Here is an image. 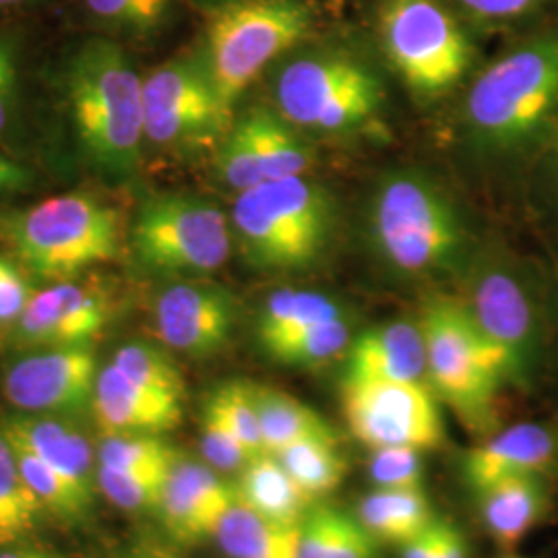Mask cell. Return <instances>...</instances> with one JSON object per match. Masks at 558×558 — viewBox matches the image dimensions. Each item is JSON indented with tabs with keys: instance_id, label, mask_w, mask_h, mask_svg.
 <instances>
[{
	"instance_id": "obj_39",
	"label": "cell",
	"mask_w": 558,
	"mask_h": 558,
	"mask_svg": "<svg viewBox=\"0 0 558 558\" xmlns=\"http://www.w3.org/2000/svg\"><path fill=\"white\" fill-rule=\"evenodd\" d=\"M201 451L205 461L226 474H239L240 470L255 458V453L242 442L220 412L205 403L201 422Z\"/></svg>"
},
{
	"instance_id": "obj_8",
	"label": "cell",
	"mask_w": 558,
	"mask_h": 558,
	"mask_svg": "<svg viewBox=\"0 0 558 558\" xmlns=\"http://www.w3.org/2000/svg\"><path fill=\"white\" fill-rule=\"evenodd\" d=\"M461 304L499 352L509 385H532L542 360L544 320L532 278L518 260L499 251L476 259Z\"/></svg>"
},
{
	"instance_id": "obj_38",
	"label": "cell",
	"mask_w": 558,
	"mask_h": 558,
	"mask_svg": "<svg viewBox=\"0 0 558 558\" xmlns=\"http://www.w3.org/2000/svg\"><path fill=\"white\" fill-rule=\"evenodd\" d=\"M207 403L220 412L221 418L230 424V428L255 456L265 453L263 437H260L259 414H257L255 396H253V383H244V380L223 383L209 396Z\"/></svg>"
},
{
	"instance_id": "obj_36",
	"label": "cell",
	"mask_w": 558,
	"mask_h": 558,
	"mask_svg": "<svg viewBox=\"0 0 558 558\" xmlns=\"http://www.w3.org/2000/svg\"><path fill=\"white\" fill-rule=\"evenodd\" d=\"M216 166L218 177L239 193L255 189L260 182H265L263 163L244 120H236L226 131L216 156Z\"/></svg>"
},
{
	"instance_id": "obj_43",
	"label": "cell",
	"mask_w": 558,
	"mask_h": 558,
	"mask_svg": "<svg viewBox=\"0 0 558 558\" xmlns=\"http://www.w3.org/2000/svg\"><path fill=\"white\" fill-rule=\"evenodd\" d=\"M32 296L34 290L15 263L0 255V327L15 325Z\"/></svg>"
},
{
	"instance_id": "obj_41",
	"label": "cell",
	"mask_w": 558,
	"mask_h": 558,
	"mask_svg": "<svg viewBox=\"0 0 558 558\" xmlns=\"http://www.w3.org/2000/svg\"><path fill=\"white\" fill-rule=\"evenodd\" d=\"M323 550L320 558H377L379 542L368 534L356 515L320 505Z\"/></svg>"
},
{
	"instance_id": "obj_25",
	"label": "cell",
	"mask_w": 558,
	"mask_h": 558,
	"mask_svg": "<svg viewBox=\"0 0 558 558\" xmlns=\"http://www.w3.org/2000/svg\"><path fill=\"white\" fill-rule=\"evenodd\" d=\"M356 518L379 544L403 546L437 515L424 490H379L360 499Z\"/></svg>"
},
{
	"instance_id": "obj_44",
	"label": "cell",
	"mask_w": 558,
	"mask_h": 558,
	"mask_svg": "<svg viewBox=\"0 0 558 558\" xmlns=\"http://www.w3.org/2000/svg\"><path fill=\"white\" fill-rule=\"evenodd\" d=\"M474 17L486 21L518 20L536 11L546 0H459Z\"/></svg>"
},
{
	"instance_id": "obj_18",
	"label": "cell",
	"mask_w": 558,
	"mask_h": 558,
	"mask_svg": "<svg viewBox=\"0 0 558 558\" xmlns=\"http://www.w3.org/2000/svg\"><path fill=\"white\" fill-rule=\"evenodd\" d=\"M558 461V435L542 422H518L495 430L463 456V478L472 493L513 478H546Z\"/></svg>"
},
{
	"instance_id": "obj_29",
	"label": "cell",
	"mask_w": 558,
	"mask_h": 558,
	"mask_svg": "<svg viewBox=\"0 0 558 558\" xmlns=\"http://www.w3.org/2000/svg\"><path fill=\"white\" fill-rule=\"evenodd\" d=\"M40 500L21 474L20 463L0 430V548L23 544L44 515Z\"/></svg>"
},
{
	"instance_id": "obj_48",
	"label": "cell",
	"mask_w": 558,
	"mask_h": 558,
	"mask_svg": "<svg viewBox=\"0 0 558 558\" xmlns=\"http://www.w3.org/2000/svg\"><path fill=\"white\" fill-rule=\"evenodd\" d=\"M44 550L25 546V544H15L9 548H0V558H41Z\"/></svg>"
},
{
	"instance_id": "obj_42",
	"label": "cell",
	"mask_w": 558,
	"mask_h": 558,
	"mask_svg": "<svg viewBox=\"0 0 558 558\" xmlns=\"http://www.w3.org/2000/svg\"><path fill=\"white\" fill-rule=\"evenodd\" d=\"M20 100V41L0 34V135L15 119Z\"/></svg>"
},
{
	"instance_id": "obj_33",
	"label": "cell",
	"mask_w": 558,
	"mask_h": 558,
	"mask_svg": "<svg viewBox=\"0 0 558 558\" xmlns=\"http://www.w3.org/2000/svg\"><path fill=\"white\" fill-rule=\"evenodd\" d=\"M112 364L124 377L145 389L170 398H184V379L177 362L151 343L133 341L122 345L114 354Z\"/></svg>"
},
{
	"instance_id": "obj_26",
	"label": "cell",
	"mask_w": 558,
	"mask_h": 558,
	"mask_svg": "<svg viewBox=\"0 0 558 558\" xmlns=\"http://www.w3.org/2000/svg\"><path fill=\"white\" fill-rule=\"evenodd\" d=\"M343 315H348V311L331 296L313 290L283 288L265 300L257 319V339L263 350H269L283 339L294 338L315 325Z\"/></svg>"
},
{
	"instance_id": "obj_21",
	"label": "cell",
	"mask_w": 558,
	"mask_h": 558,
	"mask_svg": "<svg viewBox=\"0 0 558 558\" xmlns=\"http://www.w3.org/2000/svg\"><path fill=\"white\" fill-rule=\"evenodd\" d=\"M0 428L32 447L87 499L98 488V465L87 437L71 422L48 414H20L0 422Z\"/></svg>"
},
{
	"instance_id": "obj_19",
	"label": "cell",
	"mask_w": 558,
	"mask_h": 558,
	"mask_svg": "<svg viewBox=\"0 0 558 558\" xmlns=\"http://www.w3.org/2000/svg\"><path fill=\"white\" fill-rule=\"evenodd\" d=\"M92 412L104 435H163L179 426L182 399L141 387L110 362L98 373Z\"/></svg>"
},
{
	"instance_id": "obj_34",
	"label": "cell",
	"mask_w": 558,
	"mask_h": 558,
	"mask_svg": "<svg viewBox=\"0 0 558 558\" xmlns=\"http://www.w3.org/2000/svg\"><path fill=\"white\" fill-rule=\"evenodd\" d=\"M180 453L161 435H104L98 465L117 470H170Z\"/></svg>"
},
{
	"instance_id": "obj_22",
	"label": "cell",
	"mask_w": 558,
	"mask_h": 558,
	"mask_svg": "<svg viewBox=\"0 0 558 558\" xmlns=\"http://www.w3.org/2000/svg\"><path fill=\"white\" fill-rule=\"evenodd\" d=\"M480 511L488 534L505 550H513L548 513L546 480L513 478L480 493Z\"/></svg>"
},
{
	"instance_id": "obj_2",
	"label": "cell",
	"mask_w": 558,
	"mask_h": 558,
	"mask_svg": "<svg viewBox=\"0 0 558 558\" xmlns=\"http://www.w3.org/2000/svg\"><path fill=\"white\" fill-rule=\"evenodd\" d=\"M62 81L83 156L106 177H133L145 141L143 80L124 48L106 38L81 41Z\"/></svg>"
},
{
	"instance_id": "obj_53",
	"label": "cell",
	"mask_w": 558,
	"mask_h": 558,
	"mask_svg": "<svg viewBox=\"0 0 558 558\" xmlns=\"http://www.w3.org/2000/svg\"><path fill=\"white\" fill-rule=\"evenodd\" d=\"M502 558H523V557H515V555H509V557H502Z\"/></svg>"
},
{
	"instance_id": "obj_28",
	"label": "cell",
	"mask_w": 558,
	"mask_h": 558,
	"mask_svg": "<svg viewBox=\"0 0 558 558\" xmlns=\"http://www.w3.org/2000/svg\"><path fill=\"white\" fill-rule=\"evenodd\" d=\"M259 154L265 180L302 177L315 160L300 129L283 119L278 110L257 108L242 117Z\"/></svg>"
},
{
	"instance_id": "obj_45",
	"label": "cell",
	"mask_w": 558,
	"mask_h": 558,
	"mask_svg": "<svg viewBox=\"0 0 558 558\" xmlns=\"http://www.w3.org/2000/svg\"><path fill=\"white\" fill-rule=\"evenodd\" d=\"M442 519L437 518L418 536L408 539L401 548V558H439Z\"/></svg>"
},
{
	"instance_id": "obj_49",
	"label": "cell",
	"mask_w": 558,
	"mask_h": 558,
	"mask_svg": "<svg viewBox=\"0 0 558 558\" xmlns=\"http://www.w3.org/2000/svg\"><path fill=\"white\" fill-rule=\"evenodd\" d=\"M27 2H36V0H0V9H4V7H17V4H27Z\"/></svg>"
},
{
	"instance_id": "obj_13",
	"label": "cell",
	"mask_w": 558,
	"mask_h": 558,
	"mask_svg": "<svg viewBox=\"0 0 558 558\" xmlns=\"http://www.w3.org/2000/svg\"><path fill=\"white\" fill-rule=\"evenodd\" d=\"M143 119L145 140L154 145L205 140L230 129V110L203 57L170 60L143 80Z\"/></svg>"
},
{
	"instance_id": "obj_7",
	"label": "cell",
	"mask_w": 558,
	"mask_h": 558,
	"mask_svg": "<svg viewBox=\"0 0 558 558\" xmlns=\"http://www.w3.org/2000/svg\"><path fill=\"white\" fill-rule=\"evenodd\" d=\"M311 27L304 0H230L220 7L207 21L201 57L221 104L232 112L267 64L304 40Z\"/></svg>"
},
{
	"instance_id": "obj_47",
	"label": "cell",
	"mask_w": 558,
	"mask_h": 558,
	"mask_svg": "<svg viewBox=\"0 0 558 558\" xmlns=\"http://www.w3.org/2000/svg\"><path fill=\"white\" fill-rule=\"evenodd\" d=\"M439 558H468V542L453 521L442 519Z\"/></svg>"
},
{
	"instance_id": "obj_11",
	"label": "cell",
	"mask_w": 558,
	"mask_h": 558,
	"mask_svg": "<svg viewBox=\"0 0 558 558\" xmlns=\"http://www.w3.org/2000/svg\"><path fill=\"white\" fill-rule=\"evenodd\" d=\"M137 259L163 274H207L230 257L228 218L211 201L166 193L145 201L133 223Z\"/></svg>"
},
{
	"instance_id": "obj_14",
	"label": "cell",
	"mask_w": 558,
	"mask_h": 558,
	"mask_svg": "<svg viewBox=\"0 0 558 558\" xmlns=\"http://www.w3.org/2000/svg\"><path fill=\"white\" fill-rule=\"evenodd\" d=\"M98 380L92 345L34 350L9 366L4 398L25 414H80L92 410Z\"/></svg>"
},
{
	"instance_id": "obj_15",
	"label": "cell",
	"mask_w": 558,
	"mask_h": 558,
	"mask_svg": "<svg viewBox=\"0 0 558 558\" xmlns=\"http://www.w3.org/2000/svg\"><path fill=\"white\" fill-rule=\"evenodd\" d=\"M110 315L112 300L101 286L62 279L34 292L13 325V338L29 350L92 345Z\"/></svg>"
},
{
	"instance_id": "obj_1",
	"label": "cell",
	"mask_w": 558,
	"mask_h": 558,
	"mask_svg": "<svg viewBox=\"0 0 558 558\" xmlns=\"http://www.w3.org/2000/svg\"><path fill=\"white\" fill-rule=\"evenodd\" d=\"M465 126L495 160L532 154L558 126V25L532 34L490 62L472 83Z\"/></svg>"
},
{
	"instance_id": "obj_52",
	"label": "cell",
	"mask_w": 558,
	"mask_h": 558,
	"mask_svg": "<svg viewBox=\"0 0 558 558\" xmlns=\"http://www.w3.org/2000/svg\"><path fill=\"white\" fill-rule=\"evenodd\" d=\"M41 558H59V557H54V555H48V553H44V557Z\"/></svg>"
},
{
	"instance_id": "obj_17",
	"label": "cell",
	"mask_w": 558,
	"mask_h": 558,
	"mask_svg": "<svg viewBox=\"0 0 558 558\" xmlns=\"http://www.w3.org/2000/svg\"><path fill=\"white\" fill-rule=\"evenodd\" d=\"M234 500V484L221 478L216 468L180 456L166 478L156 513L170 538L179 544H197L216 536Z\"/></svg>"
},
{
	"instance_id": "obj_50",
	"label": "cell",
	"mask_w": 558,
	"mask_h": 558,
	"mask_svg": "<svg viewBox=\"0 0 558 558\" xmlns=\"http://www.w3.org/2000/svg\"><path fill=\"white\" fill-rule=\"evenodd\" d=\"M137 558H174L170 557V555H163V553H147V555H141Z\"/></svg>"
},
{
	"instance_id": "obj_4",
	"label": "cell",
	"mask_w": 558,
	"mask_h": 558,
	"mask_svg": "<svg viewBox=\"0 0 558 558\" xmlns=\"http://www.w3.org/2000/svg\"><path fill=\"white\" fill-rule=\"evenodd\" d=\"M329 191L302 177L265 180L239 193L232 226L242 257L263 271H302L317 265L336 234Z\"/></svg>"
},
{
	"instance_id": "obj_9",
	"label": "cell",
	"mask_w": 558,
	"mask_h": 558,
	"mask_svg": "<svg viewBox=\"0 0 558 558\" xmlns=\"http://www.w3.org/2000/svg\"><path fill=\"white\" fill-rule=\"evenodd\" d=\"M379 34L385 57L418 98L453 89L474 62V46L440 0H383Z\"/></svg>"
},
{
	"instance_id": "obj_23",
	"label": "cell",
	"mask_w": 558,
	"mask_h": 558,
	"mask_svg": "<svg viewBox=\"0 0 558 558\" xmlns=\"http://www.w3.org/2000/svg\"><path fill=\"white\" fill-rule=\"evenodd\" d=\"M236 497L260 518L281 525H300L313 499L288 474L274 453H259L239 472Z\"/></svg>"
},
{
	"instance_id": "obj_16",
	"label": "cell",
	"mask_w": 558,
	"mask_h": 558,
	"mask_svg": "<svg viewBox=\"0 0 558 558\" xmlns=\"http://www.w3.org/2000/svg\"><path fill=\"white\" fill-rule=\"evenodd\" d=\"M239 319L234 296L218 283L179 281L156 302V329L161 341L184 356L207 359L221 352Z\"/></svg>"
},
{
	"instance_id": "obj_12",
	"label": "cell",
	"mask_w": 558,
	"mask_h": 558,
	"mask_svg": "<svg viewBox=\"0 0 558 558\" xmlns=\"http://www.w3.org/2000/svg\"><path fill=\"white\" fill-rule=\"evenodd\" d=\"M341 410L352 435L368 449H437L445 440L439 398L428 383L343 379Z\"/></svg>"
},
{
	"instance_id": "obj_6",
	"label": "cell",
	"mask_w": 558,
	"mask_h": 558,
	"mask_svg": "<svg viewBox=\"0 0 558 558\" xmlns=\"http://www.w3.org/2000/svg\"><path fill=\"white\" fill-rule=\"evenodd\" d=\"M428 385L474 435L495 433L500 389L509 385L499 352L458 299H433L420 317Z\"/></svg>"
},
{
	"instance_id": "obj_31",
	"label": "cell",
	"mask_w": 558,
	"mask_h": 558,
	"mask_svg": "<svg viewBox=\"0 0 558 558\" xmlns=\"http://www.w3.org/2000/svg\"><path fill=\"white\" fill-rule=\"evenodd\" d=\"M274 456L313 500L333 493L345 478L348 463L339 451L336 435L302 439Z\"/></svg>"
},
{
	"instance_id": "obj_35",
	"label": "cell",
	"mask_w": 558,
	"mask_h": 558,
	"mask_svg": "<svg viewBox=\"0 0 558 558\" xmlns=\"http://www.w3.org/2000/svg\"><path fill=\"white\" fill-rule=\"evenodd\" d=\"M170 470H117L98 465V488L106 499L124 511H156Z\"/></svg>"
},
{
	"instance_id": "obj_27",
	"label": "cell",
	"mask_w": 558,
	"mask_h": 558,
	"mask_svg": "<svg viewBox=\"0 0 558 558\" xmlns=\"http://www.w3.org/2000/svg\"><path fill=\"white\" fill-rule=\"evenodd\" d=\"M253 396L265 453H279L302 439L336 435L331 424L317 410L276 387L253 383Z\"/></svg>"
},
{
	"instance_id": "obj_40",
	"label": "cell",
	"mask_w": 558,
	"mask_h": 558,
	"mask_svg": "<svg viewBox=\"0 0 558 558\" xmlns=\"http://www.w3.org/2000/svg\"><path fill=\"white\" fill-rule=\"evenodd\" d=\"M368 474L379 490H424V459L414 447L371 449Z\"/></svg>"
},
{
	"instance_id": "obj_3",
	"label": "cell",
	"mask_w": 558,
	"mask_h": 558,
	"mask_svg": "<svg viewBox=\"0 0 558 558\" xmlns=\"http://www.w3.org/2000/svg\"><path fill=\"white\" fill-rule=\"evenodd\" d=\"M368 230L380 259L405 278H439L470 257L472 236L458 203L437 180L401 170L380 180Z\"/></svg>"
},
{
	"instance_id": "obj_24",
	"label": "cell",
	"mask_w": 558,
	"mask_h": 558,
	"mask_svg": "<svg viewBox=\"0 0 558 558\" xmlns=\"http://www.w3.org/2000/svg\"><path fill=\"white\" fill-rule=\"evenodd\" d=\"M214 538L228 558H299L300 525L260 518L239 497L226 511Z\"/></svg>"
},
{
	"instance_id": "obj_5",
	"label": "cell",
	"mask_w": 558,
	"mask_h": 558,
	"mask_svg": "<svg viewBox=\"0 0 558 558\" xmlns=\"http://www.w3.org/2000/svg\"><path fill=\"white\" fill-rule=\"evenodd\" d=\"M0 242L36 278L62 281L119 259L122 220L96 197L60 195L0 214Z\"/></svg>"
},
{
	"instance_id": "obj_32",
	"label": "cell",
	"mask_w": 558,
	"mask_h": 558,
	"mask_svg": "<svg viewBox=\"0 0 558 558\" xmlns=\"http://www.w3.org/2000/svg\"><path fill=\"white\" fill-rule=\"evenodd\" d=\"M352 339V320L350 315H343L338 319L315 325L302 333H296L294 338L283 339L265 350V354L283 366L313 368L327 364L341 354H348Z\"/></svg>"
},
{
	"instance_id": "obj_51",
	"label": "cell",
	"mask_w": 558,
	"mask_h": 558,
	"mask_svg": "<svg viewBox=\"0 0 558 558\" xmlns=\"http://www.w3.org/2000/svg\"><path fill=\"white\" fill-rule=\"evenodd\" d=\"M553 137H555V158H557V168H558V126H557V131H555V135H553Z\"/></svg>"
},
{
	"instance_id": "obj_46",
	"label": "cell",
	"mask_w": 558,
	"mask_h": 558,
	"mask_svg": "<svg viewBox=\"0 0 558 558\" xmlns=\"http://www.w3.org/2000/svg\"><path fill=\"white\" fill-rule=\"evenodd\" d=\"M36 180V174L20 161L0 156V195H13L27 191Z\"/></svg>"
},
{
	"instance_id": "obj_20",
	"label": "cell",
	"mask_w": 558,
	"mask_h": 558,
	"mask_svg": "<svg viewBox=\"0 0 558 558\" xmlns=\"http://www.w3.org/2000/svg\"><path fill=\"white\" fill-rule=\"evenodd\" d=\"M343 379L426 383V343L420 323L393 320L354 336Z\"/></svg>"
},
{
	"instance_id": "obj_10",
	"label": "cell",
	"mask_w": 558,
	"mask_h": 558,
	"mask_svg": "<svg viewBox=\"0 0 558 558\" xmlns=\"http://www.w3.org/2000/svg\"><path fill=\"white\" fill-rule=\"evenodd\" d=\"M276 110L296 129L343 133L375 119L383 85L348 54H311L288 62L274 85Z\"/></svg>"
},
{
	"instance_id": "obj_30",
	"label": "cell",
	"mask_w": 558,
	"mask_h": 558,
	"mask_svg": "<svg viewBox=\"0 0 558 558\" xmlns=\"http://www.w3.org/2000/svg\"><path fill=\"white\" fill-rule=\"evenodd\" d=\"M2 435L7 437L15 453L23 478L40 500L46 513L62 521H80L89 513L94 500L87 499L75 484H71L50 463H46L23 440L9 435L7 430H2Z\"/></svg>"
},
{
	"instance_id": "obj_37",
	"label": "cell",
	"mask_w": 558,
	"mask_h": 558,
	"mask_svg": "<svg viewBox=\"0 0 558 558\" xmlns=\"http://www.w3.org/2000/svg\"><path fill=\"white\" fill-rule=\"evenodd\" d=\"M96 20L117 32L149 36L168 20L172 0H85Z\"/></svg>"
}]
</instances>
